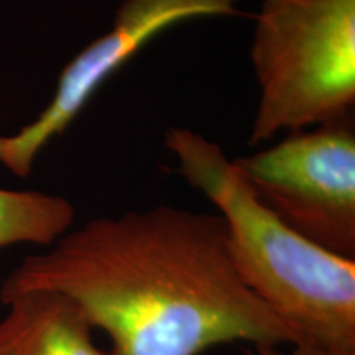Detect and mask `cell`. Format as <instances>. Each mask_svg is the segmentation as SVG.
<instances>
[{
    "label": "cell",
    "mask_w": 355,
    "mask_h": 355,
    "mask_svg": "<svg viewBox=\"0 0 355 355\" xmlns=\"http://www.w3.org/2000/svg\"><path fill=\"white\" fill-rule=\"evenodd\" d=\"M30 291L74 301L109 337V355L306 344L243 285L219 214L168 204L96 217L25 257L3 279L0 301Z\"/></svg>",
    "instance_id": "obj_1"
},
{
    "label": "cell",
    "mask_w": 355,
    "mask_h": 355,
    "mask_svg": "<svg viewBox=\"0 0 355 355\" xmlns=\"http://www.w3.org/2000/svg\"><path fill=\"white\" fill-rule=\"evenodd\" d=\"M165 146L214 204L235 272L303 343L355 352V260L316 245L265 206L217 141L171 127Z\"/></svg>",
    "instance_id": "obj_2"
},
{
    "label": "cell",
    "mask_w": 355,
    "mask_h": 355,
    "mask_svg": "<svg viewBox=\"0 0 355 355\" xmlns=\"http://www.w3.org/2000/svg\"><path fill=\"white\" fill-rule=\"evenodd\" d=\"M250 61L259 84L250 146L352 117L355 0H263Z\"/></svg>",
    "instance_id": "obj_3"
},
{
    "label": "cell",
    "mask_w": 355,
    "mask_h": 355,
    "mask_svg": "<svg viewBox=\"0 0 355 355\" xmlns=\"http://www.w3.org/2000/svg\"><path fill=\"white\" fill-rule=\"evenodd\" d=\"M255 196L308 241L355 260L354 117L234 158Z\"/></svg>",
    "instance_id": "obj_4"
},
{
    "label": "cell",
    "mask_w": 355,
    "mask_h": 355,
    "mask_svg": "<svg viewBox=\"0 0 355 355\" xmlns=\"http://www.w3.org/2000/svg\"><path fill=\"white\" fill-rule=\"evenodd\" d=\"M241 0H123L112 26L84 46L61 71L55 96L32 123L0 135V163L26 178L40 152L64 133L102 84L170 26L199 17L239 13Z\"/></svg>",
    "instance_id": "obj_5"
},
{
    "label": "cell",
    "mask_w": 355,
    "mask_h": 355,
    "mask_svg": "<svg viewBox=\"0 0 355 355\" xmlns=\"http://www.w3.org/2000/svg\"><path fill=\"white\" fill-rule=\"evenodd\" d=\"M3 304L0 355H109L79 306L60 293L30 291Z\"/></svg>",
    "instance_id": "obj_6"
},
{
    "label": "cell",
    "mask_w": 355,
    "mask_h": 355,
    "mask_svg": "<svg viewBox=\"0 0 355 355\" xmlns=\"http://www.w3.org/2000/svg\"><path fill=\"white\" fill-rule=\"evenodd\" d=\"M74 216V206L63 196L0 188V248L50 247L71 229Z\"/></svg>",
    "instance_id": "obj_7"
},
{
    "label": "cell",
    "mask_w": 355,
    "mask_h": 355,
    "mask_svg": "<svg viewBox=\"0 0 355 355\" xmlns=\"http://www.w3.org/2000/svg\"><path fill=\"white\" fill-rule=\"evenodd\" d=\"M243 355H355L347 350L324 349L313 344H295V345H272V347H254L252 352Z\"/></svg>",
    "instance_id": "obj_8"
}]
</instances>
